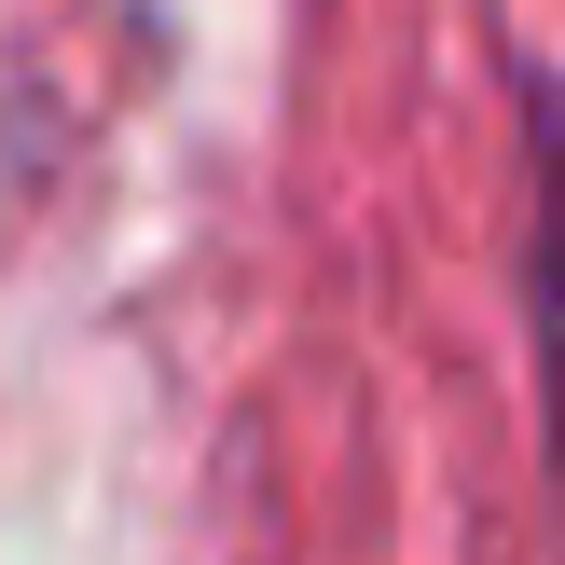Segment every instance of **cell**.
<instances>
[{
    "mask_svg": "<svg viewBox=\"0 0 565 565\" xmlns=\"http://www.w3.org/2000/svg\"><path fill=\"white\" fill-rule=\"evenodd\" d=\"M524 345H539V414L565 469V83L524 97Z\"/></svg>",
    "mask_w": 565,
    "mask_h": 565,
    "instance_id": "6da1fadb",
    "label": "cell"
}]
</instances>
